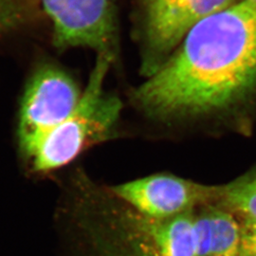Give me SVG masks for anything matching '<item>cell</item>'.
I'll return each mask as SVG.
<instances>
[{
	"label": "cell",
	"mask_w": 256,
	"mask_h": 256,
	"mask_svg": "<svg viewBox=\"0 0 256 256\" xmlns=\"http://www.w3.org/2000/svg\"><path fill=\"white\" fill-rule=\"evenodd\" d=\"M256 90V6L240 0L198 22L133 93L150 118H207Z\"/></svg>",
	"instance_id": "obj_1"
},
{
	"label": "cell",
	"mask_w": 256,
	"mask_h": 256,
	"mask_svg": "<svg viewBox=\"0 0 256 256\" xmlns=\"http://www.w3.org/2000/svg\"><path fill=\"white\" fill-rule=\"evenodd\" d=\"M238 256H256V223L243 221Z\"/></svg>",
	"instance_id": "obj_11"
},
{
	"label": "cell",
	"mask_w": 256,
	"mask_h": 256,
	"mask_svg": "<svg viewBox=\"0 0 256 256\" xmlns=\"http://www.w3.org/2000/svg\"><path fill=\"white\" fill-rule=\"evenodd\" d=\"M248 2H250V4H252V5H254L256 6V0H247Z\"/></svg>",
	"instance_id": "obj_12"
},
{
	"label": "cell",
	"mask_w": 256,
	"mask_h": 256,
	"mask_svg": "<svg viewBox=\"0 0 256 256\" xmlns=\"http://www.w3.org/2000/svg\"><path fill=\"white\" fill-rule=\"evenodd\" d=\"M210 222V256H238L241 226L234 214L221 206H207Z\"/></svg>",
	"instance_id": "obj_8"
},
{
	"label": "cell",
	"mask_w": 256,
	"mask_h": 256,
	"mask_svg": "<svg viewBox=\"0 0 256 256\" xmlns=\"http://www.w3.org/2000/svg\"><path fill=\"white\" fill-rule=\"evenodd\" d=\"M58 48H88L113 57L116 25L111 0H42Z\"/></svg>",
	"instance_id": "obj_6"
},
{
	"label": "cell",
	"mask_w": 256,
	"mask_h": 256,
	"mask_svg": "<svg viewBox=\"0 0 256 256\" xmlns=\"http://www.w3.org/2000/svg\"><path fill=\"white\" fill-rule=\"evenodd\" d=\"M82 93L61 68L52 64L37 68L28 81L19 113V148L25 158L41 138L72 114Z\"/></svg>",
	"instance_id": "obj_3"
},
{
	"label": "cell",
	"mask_w": 256,
	"mask_h": 256,
	"mask_svg": "<svg viewBox=\"0 0 256 256\" xmlns=\"http://www.w3.org/2000/svg\"><path fill=\"white\" fill-rule=\"evenodd\" d=\"M26 14L23 0H0V34L19 27Z\"/></svg>",
	"instance_id": "obj_10"
},
{
	"label": "cell",
	"mask_w": 256,
	"mask_h": 256,
	"mask_svg": "<svg viewBox=\"0 0 256 256\" xmlns=\"http://www.w3.org/2000/svg\"><path fill=\"white\" fill-rule=\"evenodd\" d=\"M216 203L243 221L256 223V174L220 187Z\"/></svg>",
	"instance_id": "obj_9"
},
{
	"label": "cell",
	"mask_w": 256,
	"mask_h": 256,
	"mask_svg": "<svg viewBox=\"0 0 256 256\" xmlns=\"http://www.w3.org/2000/svg\"><path fill=\"white\" fill-rule=\"evenodd\" d=\"M112 56L98 55L81 99L72 114L39 140L26 158L32 171L45 173L70 164L84 149L104 140L119 119L122 102L106 93Z\"/></svg>",
	"instance_id": "obj_2"
},
{
	"label": "cell",
	"mask_w": 256,
	"mask_h": 256,
	"mask_svg": "<svg viewBox=\"0 0 256 256\" xmlns=\"http://www.w3.org/2000/svg\"><path fill=\"white\" fill-rule=\"evenodd\" d=\"M111 191L138 214L165 220L216 203L220 187L174 174H155L116 185Z\"/></svg>",
	"instance_id": "obj_4"
},
{
	"label": "cell",
	"mask_w": 256,
	"mask_h": 256,
	"mask_svg": "<svg viewBox=\"0 0 256 256\" xmlns=\"http://www.w3.org/2000/svg\"><path fill=\"white\" fill-rule=\"evenodd\" d=\"M194 210L174 218L154 220L137 214L138 224L150 236L158 256H196Z\"/></svg>",
	"instance_id": "obj_7"
},
{
	"label": "cell",
	"mask_w": 256,
	"mask_h": 256,
	"mask_svg": "<svg viewBox=\"0 0 256 256\" xmlns=\"http://www.w3.org/2000/svg\"><path fill=\"white\" fill-rule=\"evenodd\" d=\"M238 0H144L148 77L164 63L188 32L210 14Z\"/></svg>",
	"instance_id": "obj_5"
}]
</instances>
